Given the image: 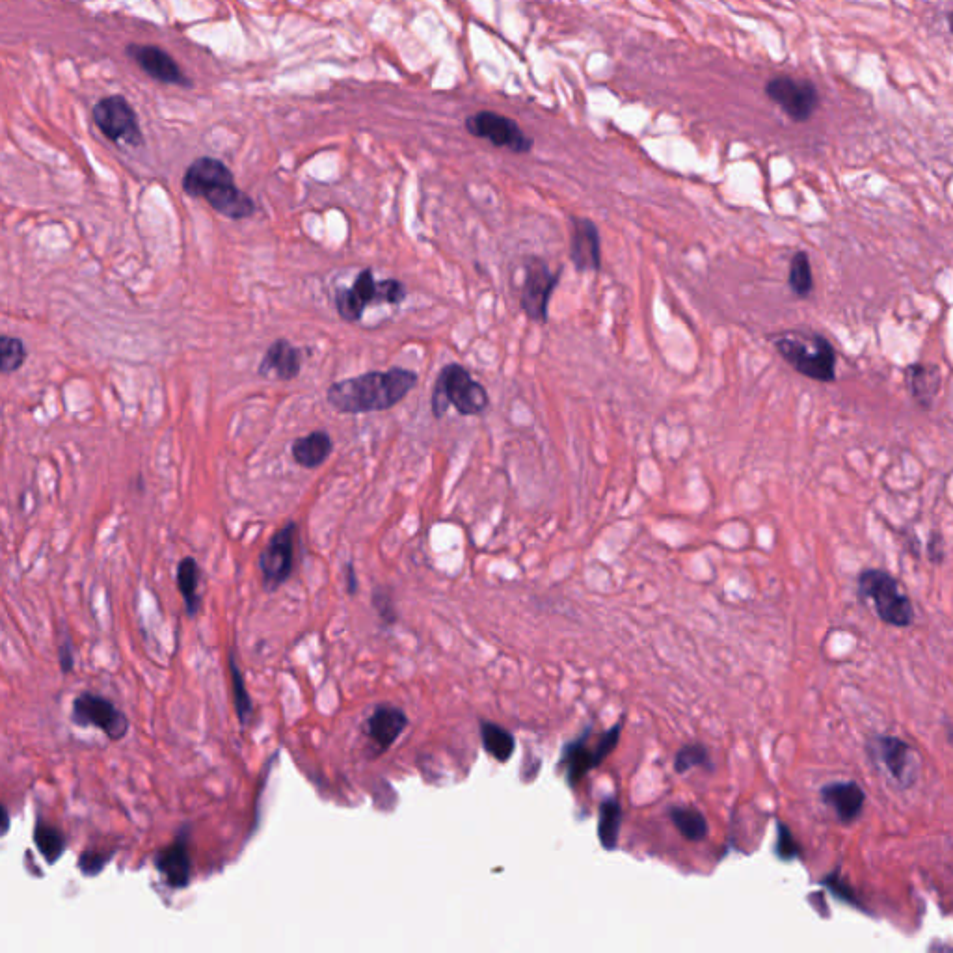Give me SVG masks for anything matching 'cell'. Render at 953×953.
<instances>
[{"label": "cell", "mask_w": 953, "mask_h": 953, "mask_svg": "<svg viewBox=\"0 0 953 953\" xmlns=\"http://www.w3.org/2000/svg\"><path fill=\"white\" fill-rule=\"evenodd\" d=\"M708 764H710V752L704 745L695 743V745H685L678 751L674 769L678 773H687L693 767L708 766Z\"/></svg>", "instance_id": "4dcf8cb0"}, {"label": "cell", "mask_w": 953, "mask_h": 953, "mask_svg": "<svg viewBox=\"0 0 953 953\" xmlns=\"http://www.w3.org/2000/svg\"><path fill=\"white\" fill-rule=\"evenodd\" d=\"M229 674H231V684H233V695H235V708H237V717L242 726H248L252 713H254V704L250 700V693L244 684L241 669L235 661V656H229Z\"/></svg>", "instance_id": "f1b7e54d"}, {"label": "cell", "mask_w": 953, "mask_h": 953, "mask_svg": "<svg viewBox=\"0 0 953 953\" xmlns=\"http://www.w3.org/2000/svg\"><path fill=\"white\" fill-rule=\"evenodd\" d=\"M406 298V287L399 280L376 282L373 270L365 269L350 287L336 293V308L339 317L347 323H358L369 304L399 306Z\"/></svg>", "instance_id": "8992f818"}, {"label": "cell", "mask_w": 953, "mask_h": 953, "mask_svg": "<svg viewBox=\"0 0 953 953\" xmlns=\"http://www.w3.org/2000/svg\"><path fill=\"white\" fill-rule=\"evenodd\" d=\"M771 343L780 358L799 375L821 384H831L836 380L838 354L827 337L792 330L771 337Z\"/></svg>", "instance_id": "3957f363"}, {"label": "cell", "mask_w": 953, "mask_h": 953, "mask_svg": "<svg viewBox=\"0 0 953 953\" xmlns=\"http://www.w3.org/2000/svg\"><path fill=\"white\" fill-rule=\"evenodd\" d=\"M674 827L680 831V834L691 840V842H700L708 834V823L704 816L698 812L697 808L691 806H676L669 812Z\"/></svg>", "instance_id": "d4e9b609"}, {"label": "cell", "mask_w": 953, "mask_h": 953, "mask_svg": "<svg viewBox=\"0 0 953 953\" xmlns=\"http://www.w3.org/2000/svg\"><path fill=\"white\" fill-rule=\"evenodd\" d=\"M302 369V352L293 347L287 339H278L270 345L263 360L259 363V376L278 378L283 382L295 380Z\"/></svg>", "instance_id": "ffe728a7"}, {"label": "cell", "mask_w": 953, "mask_h": 953, "mask_svg": "<svg viewBox=\"0 0 953 953\" xmlns=\"http://www.w3.org/2000/svg\"><path fill=\"white\" fill-rule=\"evenodd\" d=\"M71 721L81 728H99L110 741H121L129 732V719L108 698L81 693L73 700Z\"/></svg>", "instance_id": "9c48e42d"}, {"label": "cell", "mask_w": 953, "mask_h": 953, "mask_svg": "<svg viewBox=\"0 0 953 953\" xmlns=\"http://www.w3.org/2000/svg\"><path fill=\"white\" fill-rule=\"evenodd\" d=\"M620 823H622V806L618 803V799H607L600 805L598 834H600L602 846L609 851L617 847Z\"/></svg>", "instance_id": "4316f807"}, {"label": "cell", "mask_w": 953, "mask_h": 953, "mask_svg": "<svg viewBox=\"0 0 953 953\" xmlns=\"http://www.w3.org/2000/svg\"><path fill=\"white\" fill-rule=\"evenodd\" d=\"M948 28H950V32L953 34V12L952 14H948Z\"/></svg>", "instance_id": "60d3db41"}, {"label": "cell", "mask_w": 953, "mask_h": 953, "mask_svg": "<svg viewBox=\"0 0 953 953\" xmlns=\"http://www.w3.org/2000/svg\"><path fill=\"white\" fill-rule=\"evenodd\" d=\"M188 842L190 834L185 827V831L177 833L170 846L162 847L155 855V868L161 873L162 881L175 890L187 888L192 879V859Z\"/></svg>", "instance_id": "9a60e30c"}, {"label": "cell", "mask_w": 953, "mask_h": 953, "mask_svg": "<svg viewBox=\"0 0 953 953\" xmlns=\"http://www.w3.org/2000/svg\"><path fill=\"white\" fill-rule=\"evenodd\" d=\"M28 352L25 343L19 337H0V369L2 373H15L27 360Z\"/></svg>", "instance_id": "f546056e"}, {"label": "cell", "mask_w": 953, "mask_h": 953, "mask_svg": "<svg viewBox=\"0 0 953 953\" xmlns=\"http://www.w3.org/2000/svg\"><path fill=\"white\" fill-rule=\"evenodd\" d=\"M466 129L475 138L488 140L496 148H507L514 153H529L533 138L525 135L516 121L492 110H483L466 120Z\"/></svg>", "instance_id": "7c38bea8"}, {"label": "cell", "mask_w": 953, "mask_h": 953, "mask_svg": "<svg viewBox=\"0 0 953 953\" xmlns=\"http://www.w3.org/2000/svg\"><path fill=\"white\" fill-rule=\"evenodd\" d=\"M373 605H375L378 615L382 617V620H384L386 624L395 622V618L397 617H395V613H393V607H391V600L388 598V594L376 592L375 596H373Z\"/></svg>", "instance_id": "836d02e7"}, {"label": "cell", "mask_w": 953, "mask_h": 953, "mask_svg": "<svg viewBox=\"0 0 953 953\" xmlns=\"http://www.w3.org/2000/svg\"><path fill=\"white\" fill-rule=\"evenodd\" d=\"M58 659H60V667L64 674H69L73 671L75 667V650H73V645L69 639H64V643L60 645V650H58Z\"/></svg>", "instance_id": "d590c367"}, {"label": "cell", "mask_w": 953, "mask_h": 953, "mask_svg": "<svg viewBox=\"0 0 953 953\" xmlns=\"http://www.w3.org/2000/svg\"><path fill=\"white\" fill-rule=\"evenodd\" d=\"M334 451L332 436L326 430H313L308 436L296 438L291 447V455L296 464L306 470H315L323 466Z\"/></svg>", "instance_id": "7402d4cb"}, {"label": "cell", "mask_w": 953, "mask_h": 953, "mask_svg": "<svg viewBox=\"0 0 953 953\" xmlns=\"http://www.w3.org/2000/svg\"><path fill=\"white\" fill-rule=\"evenodd\" d=\"M183 190L190 198H202L229 220H246L256 213V202L235 185L231 170L215 157H200L188 166Z\"/></svg>", "instance_id": "7a4b0ae2"}, {"label": "cell", "mask_w": 953, "mask_h": 953, "mask_svg": "<svg viewBox=\"0 0 953 953\" xmlns=\"http://www.w3.org/2000/svg\"><path fill=\"white\" fill-rule=\"evenodd\" d=\"M946 736H948L950 745H953V725L948 726V730H946Z\"/></svg>", "instance_id": "ab89813d"}, {"label": "cell", "mask_w": 953, "mask_h": 953, "mask_svg": "<svg viewBox=\"0 0 953 953\" xmlns=\"http://www.w3.org/2000/svg\"><path fill=\"white\" fill-rule=\"evenodd\" d=\"M406 726H408V717L401 708L391 704H380L365 721L363 732L371 741V745L375 747L376 754H382L403 736Z\"/></svg>", "instance_id": "ac0fdd59"}, {"label": "cell", "mask_w": 953, "mask_h": 953, "mask_svg": "<svg viewBox=\"0 0 953 953\" xmlns=\"http://www.w3.org/2000/svg\"><path fill=\"white\" fill-rule=\"evenodd\" d=\"M766 95L790 120L808 121L819 107V92L810 81L793 79L788 75L773 77L766 84Z\"/></svg>", "instance_id": "30bf717a"}, {"label": "cell", "mask_w": 953, "mask_h": 953, "mask_svg": "<svg viewBox=\"0 0 953 953\" xmlns=\"http://www.w3.org/2000/svg\"><path fill=\"white\" fill-rule=\"evenodd\" d=\"M940 367L935 363H911L907 367V388L914 403L931 410L940 391Z\"/></svg>", "instance_id": "44dd1931"}, {"label": "cell", "mask_w": 953, "mask_h": 953, "mask_svg": "<svg viewBox=\"0 0 953 953\" xmlns=\"http://www.w3.org/2000/svg\"><path fill=\"white\" fill-rule=\"evenodd\" d=\"M873 760L900 784L911 788L918 777V764L909 743L896 736H875L868 745Z\"/></svg>", "instance_id": "5bb4252c"}, {"label": "cell", "mask_w": 953, "mask_h": 953, "mask_svg": "<svg viewBox=\"0 0 953 953\" xmlns=\"http://www.w3.org/2000/svg\"><path fill=\"white\" fill-rule=\"evenodd\" d=\"M200 581H202V570L200 564L194 557H185L177 564V589L183 596V602L187 607L188 617H196L202 605L200 598Z\"/></svg>", "instance_id": "603a6c76"}, {"label": "cell", "mask_w": 953, "mask_h": 953, "mask_svg": "<svg viewBox=\"0 0 953 953\" xmlns=\"http://www.w3.org/2000/svg\"><path fill=\"white\" fill-rule=\"evenodd\" d=\"M92 114L97 129L107 136L110 142L131 148L142 146L144 136L136 118L135 108L129 105L123 95H108L99 99Z\"/></svg>", "instance_id": "52a82bcc"}, {"label": "cell", "mask_w": 953, "mask_h": 953, "mask_svg": "<svg viewBox=\"0 0 953 953\" xmlns=\"http://www.w3.org/2000/svg\"><path fill=\"white\" fill-rule=\"evenodd\" d=\"M788 285L792 289L793 295L797 298H808L814 291V274H812V263L806 252H795L790 261V274H788Z\"/></svg>", "instance_id": "83f0119b"}, {"label": "cell", "mask_w": 953, "mask_h": 953, "mask_svg": "<svg viewBox=\"0 0 953 953\" xmlns=\"http://www.w3.org/2000/svg\"><path fill=\"white\" fill-rule=\"evenodd\" d=\"M620 728H622L620 725L613 726L594 747L587 743V739L591 736L589 732L578 741L568 743V747L563 752V766L566 767V779L570 786H578L589 771L600 766L605 758L615 751L618 738H620Z\"/></svg>", "instance_id": "4fadbf2b"}, {"label": "cell", "mask_w": 953, "mask_h": 953, "mask_svg": "<svg viewBox=\"0 0 953 953\" xmlns=\"http://www.w3.org/2000/svg\"><path fill=\"white\" fill-rule=\"evenodd\" d=\"M561 280L559 272H553L548 263L540 257H529L525 261V278L520 295V306L525 315L535 323L548 321L550 298Z\"/></svg>", "instance_id": "8fae6325"}, {"label": "cell", "mask_w": 953, "mask_h": 953, "mask_svg": "<svg viewBox=\"0 0 953 953\" xmlns=\"http://www.w3.org/2000/svg\"><path fill=\"white\" fill-rule=\"evenodd\" d=\"M777 829H779V836H777V847H775V849H777L779 859H797V857L801 855V846H799L797 840L793 838L792 831H790L784 823H779Z\"/></svg>", "instance_id": "d6a6232c"}, {"label": "cell", "mask_w": 953, "mask_h": 953, "mask_svg": "<svg viewBox=\"0 0 953 953\" xmlns=\"http://www.w3.org/2000/svg\"><path fill=\"white\" fill-rule=\"evenodd\" d=\"M859 596L875 607L877 617L888 626L909 628L914 620L911 598L903 592L898 579L885 570L868 568L860 572Z\"/></svg>", "instance_id": "5b68a950"}, {"label": "cell", "mask_w": 953, "mask_h": 953, "mask_svg": "<svg viewBox=\"0 0 953 953\" xmlns=\"http://www.w3.org/2000/svg\"><path fill=\"white\" fill-rule=\"evenodd\" d=\"M127 54L135 62L138 68L142 69L153 81L162 82V84H175V86H188L183 69L175 64L174 58L166 53L157 45H138L131 43L127 47Z\"/></svg>", "instance_id": "2e32d148"}, {"label": "cell", "mask_w": 953, "mask_h": 953, "mask_svg": "<svg viewBox=\"0 0 953 953\" xmlns=\"http://www.w3.org/2000/svg\"><path fill=\"white\" fill-rule=\"evenodd\" d=\"M819 797L823 805L829 806L842 823H853L855 819H859L866 803V793L853 780L829 782L821 788Z\"/></svg>", "instance_id": "d6986e66"}, {"label": "cell", "mask_w": 953, "mask_h": 953, "mask_svg": "<svg viewBox=\"0 0 953 953\" xmlns=\"http://www.w3.org/2000/svg\"><path fill=\"white\" fill-rule=\"evenodd\" d=\"M927 551H929V559H931L933 563H942L944 551H942V537H940V535H937V533L931 535L929 544H927Z\"/></svg>", "instance_id": "8d00e7d4"}, {"label": "cell", "mask_w": 953, "mask_h": 953, "mask_svg": "<svg viewBox=\"0 0 953 953\" xmlns=\"http://www.w3.org/2000/svg\"><path fill=\"white\" fill-rule=\"evenodd\" d=\"M34 844L47 864H56V860L66 853L68 840L58 827L40 819L34 827Z\"/></svg>", "instance_id": "cb8c5ba5"}, {"label": "cell", "mask_w": 953, "mask_h": 953, "mask_svg": "<svg viewBox=\"0 0 953 953\" xmlns=\"http://www.w3.org/2000/svg\"><path fill=\"white\" fill-rule=\"evenodd\" d=\"M114 857V851L110 853H105V851H82L81 857H79V870H81L82 875L86 877H97L99 873L105 870V866L108 864V860Z\"/></svg>", "instance_id": "1f68e13d"}, {"label": "cell", "mask_w": 953, "mask_h": 953, "mask_svg": "<svg viewBox=\"0 0 953 953\" xmlns=\"http://www.w3.org/2000/svg\"><path fill=\"white\" fill-rule=\"evenodd\" d=\"M449 406H455V410L462 416H481L490 406L486 390L477 380H473L468 369L458 363H449L443 367L432 391L434 416H445Z\"/></svg>", "instance_id": "277c9868"}, {"label": "cell", "mask_w": 953, "mask_h": 953, "mask_svg": "<svg viewBox=\"0 0 953 953\" xmlns=\"http://www.w3.org/2000/svg\"><path fill=\"white\" fill-rule=\"evenodd\" d=\"M570 259L578 272H598L602 269L600 231L589 218H572Z\"/></svg>", "instance_id": "e0dca14e"}, {"label": "cell", "mask_w": 953, "mask_h": 953, "mask_svg": "<svg viewBox=\"0 0 953 953\" xmlns=\"http://www.w3.org/2000/svg\"><path fill=\"white\" fill-rule=\"evenodd\" d=\"M8 825H10V816H8V808L4 806V833L8 831Z\"/></svg>", "instance_id": "f35d334b"}, {"label": "cell", "mask_w": 953, "mask_h": 953, "mask_svg": "<svg viewBox=\"0 0 953 953\" xmlns=\"http://www.w3.org/2000/svg\"><path fill=\"white\" fill-rule=\"evenodd\" d=\"M298 538V524L287 522L280 527L259 557V570L263 578L265 591L274 592L291 578L295 568V548Z\"/></svg>", "instance_id": "ba28073f"}, {"label": "cell", "mask_w": 953, "mask_h": 953, "mask_svg": "<svg viewBox=\"0 0 953 953\" xmlns=\"http://www.w3.org/2000/svg\"><path fill=\"white\" fill-rule=\"evenodd\" d=\"M823 883L829 886V888L833 890L834 894H836V896H838L840 900L851 901V903H857V900H855V896H853V890H851V886L846 885V883H842V881H840L838 877H834V875H829V877H827V879H825Z\"/></svg>", "instance_id": "e575fe53"}, {"label": "cell", "mask_w": 953, "mask_h": 953, "mask_svg": "<svg viewBox=\"0 0 953 953\" xmlns=\"http://www.w3.org/2000/svg\"><path fill=\"white\" fill-rule=\"evenodd\" d=\"M345 581H347V592H349L350 596L356 594V591H358V576H356V572H354L352 563L345 566Z\"/></svg>", "instance_id": "74e56055"}, {"label": "cell", "mask_w": 953, "mask_h": 953, "mask_svg": "<svg viewBox=\"0 0 953 953\" xmlns=\"http://www.w3.org/2000/svg\"><path fill=\"white\" fill-rule=\"evenodd\" d=\"M416 386L414 371L393 367L334 382L326 390V401L341 414L384 412L401 403Z\"/></svg>", "instance_id": "6da1fadb"}, {"label": "cell", "mask_w": 953, "mask_h": 953, "mask_svg": "<svg viewBox=\"0 0 953 953\" xmlns=\"http://www.w3.org/2000/svg\"><path fill=\"white\" fill-rule=\"evenodd\" d=\"M481 738H483L484 751L488 752L497 762H507L514 752V736L503 726L494 725V723H483L481 725Z\"/></svg>", "instance_id": "484cf974"}]
</instances>
